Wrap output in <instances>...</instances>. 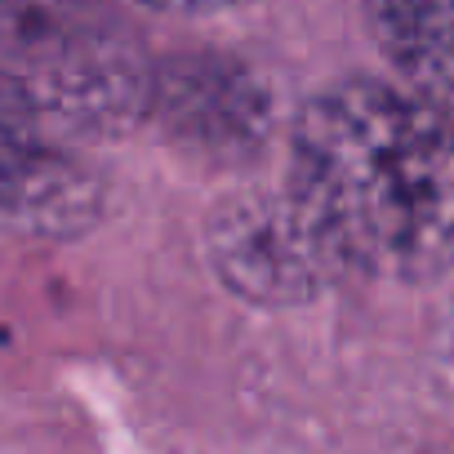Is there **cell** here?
Masks as SVG:
<instances>
[{
    "label": "cell",
    "instance_id": "5b68a950",
    "mask_svg": "<svg viewBox=\"0 0 454 454\" xmlns=\"http://www.w3.org/2000/svg\"><path fill=\"white\" fill-rule=\"evenodd\" d=\"M41 125L45 121L27 85L10 67H0V214L19 196L27 174L41 165V156L50 152V143L41 138Z\"/></svg>",
    "mask_w": 454,
    "mask_h": 454
},
{
    "label": "cell",
    "instance_id": "6da1fadb",
    "mask_svg": "<svg viewBox=\"0 0 454 454\" xmlns=\"http://www.w3.org/2000/svg\"><path fill=\"white\" fill-rule=\"evenodd\" d=\"M286 187L348 272L410 286L454 272V134L405 90L374 76L317 90Z\"/></svg>",
    "mask_w": 454,
    "mask_h": 454
},
{
    "label": "cell",
    "instance_id": "277c9868",
    "mask_svg": "<svg viewBox=\"0 0 454 454\" xmlns=\"http://www.w3.org/2000/svg\"><path fill=\"white\" fill-rule=\"evenodd\" d=\"M147 116L209 165H246L272 138L268 85L227 54H178L156 63Z\"/></svg>",
    "mask_w": 454,
    "mask_h": 454
},
{
    "label": "cell",
    "instance_id": "3957f363",
    "mask_svg": "<svg viewBox=\"0 0 454 454\" xmlns=\"http://www.w3.org/2000/svg\"><path fill=\"white\" fill-rule=\"evenodd\" d=\"M209 263L237 299L259 308L312 303L348 277L290 187H250L227 196L209 218Z\"/></svg>",
    "mask_w": 454,
    "mask_h": 454
},
{
    "label": "cell",
    "instance_id": "ba28073f",
    "mask_svg": "<svg viewBox=\"0 0 454 454\" xmlns=\"http://www.w3.org/2000/svg\"><path fill=\"white\" fill-rule=\"evenodd\" d=\"M134 5H147L156 14H187V19H200V14H218L237 0H134Z\"/></svg>",
    "mask_w": 454,
    "mask_h": 454
},
{
    "label": "cell",
    "instance_id": "7a4b0ae2",
    "mask_svg": "<svg viewBox=\"0 0 454 454\" xmlns=\"http://www.w3.org/2000/svg\"><path fill=\"white\" fill-rule=\"evenodd\" d=\"M0 67L41 121L76 134H121L147 116L152 59L103 0H0Z\"/></svg>",
    "mask_w": 454,
    "mask_h": 454
},
{
    "label": "cell",
    "instance_id": "52a82bcc",
    "mask_svg": "<svg viewBox=\"0 0 454 454\" xmlns=\"http://www.w3.org/2000/svg\"><path fill=\"white\" fill-rule=\"evenodd\" d=\"M365 14L383 41V50L454 27V0H365Z\"/></svg>",
    "mask_w": 454,
    "mask_h": 454
},
{
    "label": "cell",
    "instance_id": "8992f818",
    "mask_svg": "<svg viewBox=\"0 0 454 454\" xmlns=\"http://www.w3.org/2000/svg\"><path fill=\"white\" fill-rule=\"evenodd\" d=\"M387 59L396 63L405 94L454 134V27L401 41L387 50Z\"/></svg>",
    "mask_w": 454,
    "mask_h": 454
}]
</instances>
